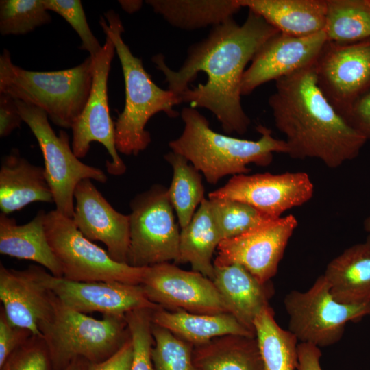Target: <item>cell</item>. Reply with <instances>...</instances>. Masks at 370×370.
Masks as SVG:
<instances>
[{
  "label": "cell",
  "mask_w": 370,
  "mask_h": 370,
  "mask_svg": "<svg viewBox=\"0 0 370 370\" xmlns=\"http://www.w3.org/2000/svg\"><path fill=\"white\" fill-rule=\"evenodd\" d=\"M279 32L249 10L243 24L229 19L190 46L179 70H172L161 53L151 60L164 74L168 89L182 102L210 110L225 134H243L251 123L241 104L245 67L260 47Z\"/></svg>",
  "instance_id": "6da1fadb"
},
{
  "label": "cell",
  "mask_w": 370,
  "mask_h": 370,
  "mask_svg": "<svg viewBox=\"0 0 370 370\" xmlns=\"http://www.w3.org/2000/svg\"><path fill=\"white\" fill-rule=\"evenodd\" d=\"M268 103L292 158L318 159L336 169L356 158L367 141L321 91L315 63L275 81Z\"/></svg>",
  "instance_id": "7a4b0ae2"
},
{
  "label": "cell",
  "mask_w": 370,
  "mask_h": 370,
  "mask_svg": "<svg viewBox=\"0 0 370 370\" xmlns=\"http://www.w3.org/2000/svg\"><path fill=\"white\" fill-rule=\"evenodd\" d=\"M181 117L183 132L169 146L171 151L186 158L210 184L228 175L248 174L249 164L267 166L273 153L288 151L284 140L275 138L270 129L261 125L256 128L260 137L251 140L214 132L208 119L190 106L182 110Z\"/></svg>",
  "instance_id": "3957f363"
},
{
  "label": "cell",
  "mask_w": 370,
  "mask_h": 370,
  "mask_svg": "<svg viewBox=\"0 0 370 370\" xmlns=\"http://www.w3.org/2000/svg\"><path fill=\"white\" fill-rule=\"evenodd\" d=\"M99 23L114 45L125 82V106L115 123L116 149L119 153L136 156L151 141L146 130L149 120L159 112L176 118L180 114L174 106L182 100L169 89L156 85L145 71L141 58L133 55L122 38L124 27L117 13L108 10L104 17L101 16Z\"/></svg>",
  "instance_id": "277c9868"
},
{
  "label": "cell",
  "mask_w": 370,
  "mask_h": 370,
  "mask_svg": "<svg viewBox=\"0 0 370 370\" xmlns=\"http://www.w3.org/2000/svg\"><path fill=\"white\" fill-rule=\"evenodd\" d=\"M93 60L54 71H32L14 64L10 51L0 56V93L42 110L56 125L71 128L82 112L92 82Z\"/></svg>",
  "instance_id": "5b68a950"
},
{
  "label": "cell",
  "mask_w": 370,
  "mask_h": 370,
  "mask_svg": "<svg viewBox=\"0 0 370 370\" xmlns=\"http://www.w3.org/2000/svg\"><path fill=\"white\" fill-rule=\"evenodd\" d=\"M39 330L53 370H64L77 358L90 363L102 362L130 337L125 315L104 314L97 319L71 309L54 294L52 312L40 323Z\"/></svg>",
  "instance_id": "8992f818"
},
{
  "label": "cell",
  "mask_w": 370,
  "mask_h": 370,
  "mask_svg": "<svg viewBox=\"0 0 370 370\" xmlns=\"http://www.w3.org/2000/svg\"><path fill=\"white\" fill-rule=\"evenodd\" d=\"M45 226L62 278L84 282L141 284L146 267L115 261L107 251L85 237L71 218L53 210L46 212Z\"/></svg>",
  "instance_id": "52a82bcc"
},
{
  "label": "cell",
  "mask_w": 370,
  "mask_h": 370,
  "mask_svg": "<svg viewBox=\"0 0 370 370\" xmlns=\"http://www.w3.org/2000/svg\"><path fill=\"white\" fill-rule=\"evenodd\" d=\"M16 103L23 122L36 137L42 153L45 176L56 210L72 219L74 191L78 183L86 179L106 183L108 177L101 169L79 160L70 145L68 134L60 130L57 134L42 110L21 100L16 99Z\"/></svg>",
  "instance_id": "ba28073f"
},
{
  "label": "cell",
  "mask_w": 370,
  "mask_h": 370,
  "mask_svg": "<svg viewBox=\"0 0 370 370\" xmlns=\"http://www.w3.org/2000/svg\"><path fill=\"white\" fill-rule=\"evenodd\" d=\"M284 304L289 319L288 330L300 343L319 348L338 342L349 322L370 315V302L349 305L337 301L323 275L307 291L289 292Z\"/></svg>",
  "instance_id": "9c48e42d"
},
{
  "label": "cell",
  "mask_w": 370,
  "mask_h": 370,
  "mask_svg": "<svg viewBox=\"0 0 370 370\" xmlns=\"http://www.w3.org/2000/svg\"><path fill=\"white\" fill-rule=\"evenodd\" d=\"M130 239L127 263L135 267L175 262L180 231L167 188L154 184L130 201Z\"/></svg>",
  "instance_id": "30bf717a"
},
{
  "label": "cell",
  "mask_w": 370,
  "mask_h": 370,
  "mask_svg": "<svg viewBox=\"0 0 370 370\" xmlns=\"http://www.w3.org/2000/svg\"><path fill=\"white\" fill-rule=\"evenodd\" d=\"M116 53L114 45L109 36L98 56L93 60V75L90 92L87 102L72 130L71 146L78 158L85 157L92 142L102 144L111 160H106L109 174L121 175L126 165L120 158L116 146L115 123L110 115L108 81L111 63Z\"/></svg>",
  "instance_id": "8fae6325"
},
{
  "label": "cell",
  "mask_w": 370,
  "mask_h": 370,
  "mask_svg": "<svg viewBox=\"0 0 370 370\" xmlns=\"http://www.w3.org/2000/svg\"><path fill=\"white\" fill-rule=\"evenodd\" d=\"M298 221L293 214L270 219L237 236L224 239L217 247L214 267L237 264L262 284L276 274Z\"/></svg>",
  "instance_id": "7c38bea8"
},
{
  "label": "cell",
  "mask_w": 370,
  "mask_h": 370,
  "mask_svg": "<svg viewBox=\"0 0 370 370\" xmlns=\"http://www.w3.org/2000/svg\"><path fill=\"white\" fill-rule=\"evenodd\" d=\"M314 184L305 172H269L232 176L208 198H225L245 203L269 219L281 217L286 210L301 206L313 196Z\"/></svg>",
  "instance_id": "4fadbf2b"
},
{
  "label": "cell",
  "mask_w": 370,
  "mask_h": 370,
  "mask_svg": "<svg viewBox=\"0 0 370 370\" xmlns=\"http://www.w3.org/2000/svg\"><path fill=\"white\" fill-rule=\"evenodd\" d=\"M29 268L63 304L84 314L125 315L134 310L160 307L148 299L140 284L75 282L56 277L41 266L30 265Z\"/></svg>",
  "instance_id": "5bb4252c"
},
{
  "label": "cell",
  "mask_w": 370,
  "mask_h": 370,
  "mask_svg": "<svg viewBox=\"0 0 370 370\" xmlns=\"http://www.w3.org/2000/svg\"><path fill=\"white\" fill-rule=\"evenodd\" d=\"M140 285L151 301L166 310L208 314L228 313L212 280L169 262L146 267Z\"/></svg>",
  "instance_id": "9a60e30c"
},
{
  "label": "cell",
  "mask_w": 370,
  "mask_h": 370,
  "mask_svg": "<svg viewBox=\"0 0 370 370\" xmlns=\"http://www.w3.org/2000/svg\"><path fill=\"white\" fill-rule=\"evenodd\" d=\"M315 73L321 91L343 115L370 88V39L350 44L327 41Z\"/></svg>",
  "instance_id": "2e32d148"
},
{
  "label": "cell",
  "mask_w": 370,
  "mask_h": 370,
  "mask_svg": "<svg viewBox=\"0 0 370 370\" xmlns=\"http://www.w3.org/2000/svg\"><path fill=\"white\" fill-rule=\"evenodd\" d=\"M327 42L325 32L306 36L280 32L268 39L245 70L241 95L251 93L260 85L287 76L314 64Z\"/></svg>",
  "instance_id": "e0dca14e"
},
{
  "label": "cell",
  "mask_w": 370,
  "mask_h": 370,
  "mask_svg": "<svg viewBox=\"0 0 370 370\" xmlns=\"http://www.w3.org/2000/svg\"><path fill=\"white\" fill-rule=\"evenodd\" d=\"M74 199L72 219L78 230L91 241L102 242L113 260L127 263L130 216L116 211L89 179L78 183Z\"/></svg>",
  "instance_id": "ac0fdd59"
},
{
  "label": "cell",
  "mask_w": 370,
  "mask_h": 370,
  "mask_svg": "<svg viewBox=\"0 0 370 370\" xmlns=\"http://www.w3.org/2000/svg\"><path fill=\"white\" fill-rule=\"evenodd\" d=\"M53 297L29 267L18 271L0 264V299L12 325L42 336L39 325L52 312Z\"/></svg>",
  "instance_id": "d6986e66"
},
{
  "label": "cell",
  "mask_w": 370,
  "mask_h": 370,
  "mask_svg": "<svg viewBox=\"0 0 370 370\" xmlns=\"http://www.w3.org/2000/svg\"><path fill=\"white\" fill-rule=\"evenodd\" d=\"M212 281L222 297L228 313L255 333L257 315L270 306L274 288L270 282L262 284L242 266L232 264L214 267Z\"/></svg>",
  "instance_id": "ffe728a7"
},
{
  "label": "cell",
  "mask_w": 370,
  "mask_h": 370,
  "mask_svg": "<svg viewBox=\"0 0 370 370\" xmlns=\"http://www.w3.org/2000/svg\"><path fill=\"white\" fill-rule=\"evenodd\" d=\"M54 202L43 167L36 166L14 149L1 158L0 208L10 214L33 202Z\"/></svg>",
  "instance_id": "44dd1931"
},
{
  "label": "cell",
  "mask_w": 370,
  "mask_h": 370,
  "mask_svg": "<svg viewBox=\"0 0 370 370\" xmlns=\"http://www.w3.org/2000/svg\"><path fill=\"white\" fill-rule=\"evenodd\" d=\"M323 275L337 301L349 305L370 302V235L333 258Z\"/></svg>",
  "instance_id": "7402d4cb"
},
{
  "label": "cell",
  "mask_w": 370,
  "mask_h": 370,
  "mask_svg": "<svg viewBox=\"0 0 370 370\" xmlns=\"http://www.w3.org/2000/svg\"><path fill=\"white\" fill-rule=\"evenodd\" d=\"M41 210L28 223L17 225L14 218L0 214V253L39 264L56 277H63L61 266L47 238Z\"/></svg>",
  "instance_id": "603a6c76"
},
{
  "label": "cell",
  "mask_w": 370,
  "mask_h": 370,
  "mask_svg": "<svg viewBox=\"0 0 370 370\" xmlns=\"http://www.w3.org/2000/svg\"><path fill=\"white\" fill-rule=\"evenodd\" d=\"M280 33L306 36L323 31L326 0H237Z\"/></svg>",
  "instance_id": "cb8c5ba5"
},
{
  "label": "cell",
  "mask_w": 370,
  "mask_h": 370,
  "mask_svg": "<svg viewBox=\"0 0 370 370\" xmlns=\"http://www.w3.org/2000/svg\"><path fill=\"white\" fill-rule=\"evenodd\" d=\"M153 323L164 328L193 346L225 335L256 336L232 314H197L184 310H168L162 307L152 310Z\"/></svg>",
  "instance_id": "d4e9b609"
},
{
  "label": "cell",
  "mask_w": 370,
  "mask_h": 370,
  "mask_svg": "<svg viewBox=\"0 0 370 370\" xmlns=\"http://www.w3.org/2000/svg\"><path fill=\"white\" fill-rule=\"evenodd\" d=\"M222 241L208 199L199 205L190 223L181 229L177 263H189L192 270L212 280L213 255Z\"/></svg>",
  "instance_id": "484cf974"
},
{
  "label": "cell",
  "mask_w": 370,
  "mask_h": 370,
  "mask_svg": "<svg viewBox=\"0 0 370 370\" xmlns=\"http://www.w3.org/2000/svg\"><path fill=\"white\" fill-rule=\"evenodd\" d=\"M196 370H264L256 336L225 335L194 346Z\"/></svg>",
  "instance_id": "4316f807"
},
{
  "label": "cell",
  "mask_w": 370,
  "mask_h": 370,
  "mask_svg": "<svg viewBox=\"0 0 370 370\" xmlns=\"http://www.w3.org/2000/svg\"><path fill=\"white\" fill-rule=\"evenodd\" d=\"M153 10L172 26L194 30L213 27L233 18L242 7L237 0H147Z\"/></svg>",
  "instance_id": "83f0119b"
},
{
  "label": "cell",
  "mask_w": 370,
  "mask_h": 370,
  "mask_svg": "<svg viewBox=\"0 0 370 370\" xmlns=\"http://www.w3.org/2000/svg\"><path fill=\"white\" fill-rule=\"evenodd\" d=\"M254 327L264 370H297L298 341L278 324L271 306L257 315Z\"/></svg>",
  "instance_id": "f1b7e54d"
},
{
  "label": "cell",
  "mask_w": 370,
  "mask_h": 370,
  "mask_svg": "<svg viewBox=\"0 0 370 370\" xmlns=\"http://www.w3.org/2000/svg\"><path fill=\"white\" fill-rule=\"evenodd\" d=\"M164 158L173 169L172 180L167 188L168 198L182 229L190 223L197 207L206 199L201 174L180 154L171 151Z\"/></svg>",
  "instance_id": "f546056e"
},
{
  "label": "cell",
  "mask_w": 370,
  "mask_h": 370,
  "mask_svg": "<svg viewBox=\"0 0 370 370\" xmlns=\"http://www.w3.org/2000/svg\"><path fill=\"white\" fill-rule=\"evenodd\" d=\"M327 41L350 44L370 39L367 0H326L323 29Z\"/></svg>",
  "instance_id": "4dcf8cb0"
},
{
  "label": "cell",
  "mask_w": 370,
  "mask_h": 370,
  "mask_svg": "<svg viewBox=\"0 0 370 370\" xmlns=\"http://www.w3.org/2000/svg\"><path fill=\"white\" fill-rule=\"evenodd\" d=\"M208 200L222 241L241 235L271 219L242 201L225 198Z\"/></svg>",
  "instance_id": "1f68e13d"
},
{
  "label": "cell",
  "mask_w": 370,
  "mask_h": 370,
  "mask_svg": "<svg viewBox=\"0 0 370 370\" xmlns=\"http://www.w3.org/2000/svg\"><path fill=\"white\" fill-rule=\"evenodd\" d=\"M51 16L42 0H1L0 33L23 35L49 23Z\"/></svg>",
  "instance_id": "d6a6232c"
},
{
  "label": "cell",
  "mask_w": 370,
  "mask_h": 370,
  "mask_svg": "<svg viewBox=\"0 0 370 370\" xmlns=\"http://www.w3.org/2000/svg\"><path fill=\"white\" fill-rule=\"evenodd\" d=\"M151 330L154 340L152 360L155 370H196L192 344L153 323Z\"/></svg>",
  "instance_id": "836d02e7"
},
{
  "label": "cell",
  "mask_w": 370,
  "mask_h": 370,
  "mask_svg": "<svg viewBox=\"0 0 370 370\" xmlns=\"http://www.w3.org/2000/svg\"><path fill=\"white\" fill-rule=\"evenodd\" d=\"M150 309H138L125 314L133 355L130 370H155L152 360L154 340Z\"/></svg>",
  "instance_id": "e575fe53"
},
{
  "label": "cell",
  "mask_w": 370,
  "mask_h": 370,
  "mask_svg": "<svg viewBox=\"0 0 370 370\" xmlns=\"http://www.w3.org/2000/svg\"><path fill=\"white\" fill-rule=\"evenodd\" d=\"M46 9L61 16L79 36L80 49L87 51L95 60L102 49L97 38L92 32L82 4L79 0H42Z\"/></svg>",
  "instance_id": "d590c367"
},
{
  "label": "cell",
  "mask_w": 370,
  "mask_h": 370,
  "mask_svg": "<svg viewBox=\"0 0 370 370\" xmlns=\"http://www.w3.org/2000/svg\"><path fill=\"white\" fill-rule=\"evenodd\" d=\"M0 370H53L43 338L32 335L9 356Z\"/></svg>",
  "instance_id": "8d00e7d4"
},
{
  "label": "cell",
  "mask_w": 370,
  "mask_h": 370,
  "mask_svg": "<svg viewBox=\"0 0 370 370\" xmlns=\"http://www.w3.org/2000/svg\"><path fill=\"white\" fill-rule=\"evenodd\" d=\"M32 335L25 328L12 325L3 309H0V367L9 356Z\"/></svg>",
  "instance_id": "74e56055"
},
{
  "label": "cell",
  "mask_w": 370,
  "mask_h": 370,
  "mask_svg": "<svg viewBox=\"0 0 370 370\" xmlns=\"http://www.w3.org/2000/svg\"><path fill=\"white\" fill-rule=\"evenodd\" d=\"M342 116L354 129L370 141V88L361 95Z\"/></svg>",
  "instance_id": "f35d334b"
},
{
  "label": "cell",
  "mask_w": 370,
  "mask_h": 370,
  "mask_svg": "<svg viewBox=\"0 0 370 370\" xmlns=\"http://www.w3.org/2000/svg\"><path fill=\"white\" fill-rule=\"evenodd\" d=\"M22 122L16 99L8 94L0 93V136H9L21 127Z\"/></svg>",
  "instance_id": "ab89813d"
},
{
  "label": "cell",
  "mask_w": 370,
  "mask_h": 370,
  "mask_svg": "<svg viewBox=\"0 0 370 370\" xmlns=\"http://www.w3.org/2000/svg\"><path fill=\"white\" fill-rule=\"evenodd\" d=\"M132 355V343L130 336L121 347L106 360L89 362L88 370H130Z\"/></svg>",
  "instance_id": "60d3db41"
},
{
  "label": "cell",
  "mask_w": 370,
  "mask_h": 370,
  "mask_svg": "<svg viewBox=\"0 0 370 370\" xmlns=\"http://www.w3.org/2000/svg\"><path fill=\"white\" fill-rule=\"evenodd\" d=\"M297 370H323L320 363V348L309 343H299L297 347Z\"/></svg>",
  "instance_id": "b9f144b4"
},
{
  "label": "cell",
  "mask_w": 370,
  "mask_h": 370,
  "mask_svg": "<svg viewBox=\"0 0 370 370\" xmlns=\"http://www.w3.org/2000/svg\"><path fill=\"white\" fill-rule=\"evenodd\" d=\"M122 9L127 13H134L140 9L143 1L136 0L119 1Z\"/></svg>",
  "instance_id": "7bdbcfd3"
},
{
  "label": "cell",
  "mask_w": 370,
  "mask_h": 370,
  "mask_svg": "<svg viewBox=\"0 0 370 370\" xmlns=\"http://www.w3.org/2000/svg\"><path fill=\"white\" fill-rule=\"evenodd\" d=\"M89 362L83 358H75L64 370H88Z\"/></svg>",
  "instance_id": "ee69618b"
},
{
  "label": "cell",
  "mask_w": 370,
  "mask_h": 370,
  "mask_svg": "<svg viewBox=\"0 0 370 370\" xmlns=\"http://www.w3.org/2000/svg\"><path fill=\"white\" fill-rule=\"evenodd\" d=\"M363 227L365 231L370 233V216L366 217L364 220Z\"/></svg>",
  "instance_id": "f6af8a7d"
},
{
  "label": "cell",
  "mask_w": 370,
  "mask_h": 370,
  "mask_svg": "<svg viewBox=\"0 0 370 370\" xmlns=\"http://www.w3.org/2000/svg\"><path fill=\"white\" fill-rule=\"evenodd\" d=\"M369 4L370 5V0H367Z\"/></svg>",
  "instance_id": "bcb514c9"
}]
</instances>
